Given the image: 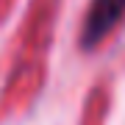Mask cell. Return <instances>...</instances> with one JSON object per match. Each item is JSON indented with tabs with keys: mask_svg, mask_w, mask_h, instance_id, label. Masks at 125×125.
I'll list each match as a JSON object with an SVG mask.
<instances>
[{
	"mask_svg": "<svg viewBox=\"0 0 125 125\" xmlns=\"http://www.w3.org/2000/svg\"><path fill=\"white\" fill-rule=\"evenodd\" d=\"M125 17V0H92V9L83 20V47H94L117 28Z\"/></svg>",
	"mask_w": 125,
	"mask_h": 125,
	"instance_id": "cell-1",
	"label": "cell"
}]
</instances>
